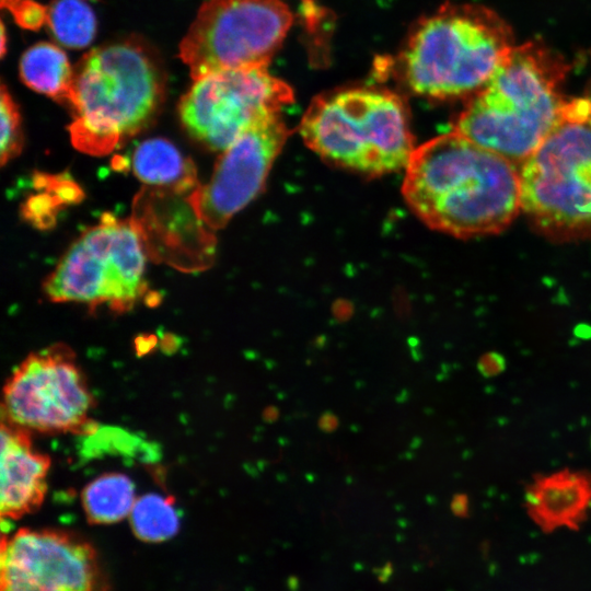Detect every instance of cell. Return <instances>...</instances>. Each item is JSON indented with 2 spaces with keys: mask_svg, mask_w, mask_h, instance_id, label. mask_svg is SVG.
I'll return each mask as SVG.
<instances>
[{
  "mask_svg": "<svg viewBox=\"0 0 591 591\" xmlns=\"http://www.w3.org/2000/svg\"><path fill=\"white\" fill-rule=\"evenodd\" d=\"M9 10L15 22L26 30H38L47 22L48 9L35 0H21Z\"/></svg>",
  "mask_w": 591,
  "mask_h": 591,
  "instance_id": "obj_21",
  "label": "cell"
},
{
  "mask_svg": "<svg viewBox=\"0 0 591 591\" xmlns=\"http://www.w3.org/2000/svg\"><path fill=\"white\" fill-rule=\"evenodd\" d=\"M507 362L498 351H487L477 361V370L485 378L497 376L505 371Z\"/></svg>",
  "mask_w": 591,
  "mask_h": 591,
  "instance_id": "obj_22",
  "label": "cell"
},
{
  "mask_svg": "<svg viewBox=\"0 0 591 591\" xmlns=\"http://www.w3.org/2000/svg\"><path fill=\"white\" fill-rule=\"evenodd\" d=\"M20 77L36 92L68 103L73 69L58 46L38 43L30 47L20 60Z\"/></svg>",
  "mask_w": 591,
  "mask_h": 591,
  "instance_id": "obj_16",
  "label": "cell"
},
{
  "mask_svg": "<svg viewBox=\"0 0 591 591\" xmlns=\"http://www.w3.org/2000/svg\"><path fill=\"white\" fill-rule=\"evenodd\" d=\"M94 546L55 529H20L3 537L0 591H109Z\"/></svg>",
  "mask_w": 591,
  "mask_h": 591,
  "instance_id": "obj_11",
  "label": "cell"
},
{
  "mask_svg": "<svg viewBox=\"0 0 591 591\" xmlns=\"http://www.w3.org/2000/svg\"><path fill=\"white\" fill-rule=\"evenodd\" d=\"M1 107V144L0 159L1 164L19 155L23 148V132L21 126V116L19 107L13 101L5 85L1 86L0 94Z\"/></svg>",
  "mask_w": 591,
  "mask_h": 591,
  "instance_id": "obj_20",
  "label": "cell"
},
{
  "mask_svg": "<svg viewBox=\"0 0 591 591\" xmlns=\"http://www.w3.org/2000/svg\"><path fill=\"white\" fill-rule=\"evenodd\" d=\"M299 130L306 146L325 160L368 175L406 167L415 150L403 100L382 89L354 88L316 96Z\"/></svg>",
  "mask_w": 591,
  "mask_h": 591,
  "instance_id": "obj_5",
  "label": "cell"
},
{
  "mask_svg": "<svg viewBox=\"0 0 591 591\" xmlns=\"http://www.w3.org/2000/svg\"><path fill=\"white\" fill-rule=\"evenodd\" d=\"M403 196L430 228L455 236L500 232L521 209L520 172L457 131L415 148Z\"/></svg>",
  "mask_w": 591,
  "mask_h": 591,
  "instance_id": "obj_1",
  "label": "cell"
},
{
  "mask_svg": "<svg viewBox=\"0 0 591 591\" xmlns=\"http://www.w3.org/2000/svg\"><path fill=\"white\" fill-rule=\"evenodd\" d=\"M292 102L291 88L266 68H239L195 79L179 102L178 114L195 140L222 152Z\"/></svg>",
  "mask_w": 591,
  "mask_h": 591,
  "instance_id": "obj_9",
  "label": "cell"
},
{
  "mask_svg": "<svg viewBox=\"0 0 591 591\" xmlns=\"http://www.w3.org/2000/svg\"><path fill=\"white\" fill-rule=\"evenodd\" d=\"M317 426L324 432H334L339 426V419L334 413L324 412L318 418Z\"/></svg>",
  "mask_w": 591,
  "mask_h": 591,
  "instance_id": "obj_23",
  "label": "cell"
},
{
  "mask_svg": "<svg viewBox=\"0 0 591 591\" xmlns=\"http://www.w3.org/2000/svg\"><path fill=\"white\" fill-rule=\"evenodd\" d=\"M521 209L558 239L591 236V99L567 101L523 162Z\"/></svg>",
  "mask_w": 591,
  "mask_h": 591,
  "instance_id": "obj_6",
  "label": "cell"
},
{
  "mask_svg": "<svg viewBox=\"0 0 591 591\" xmlns=\"http://www.w3.org/2000/svg\"><path fill=\"white\" fill-rule=\"evenodd\" d=\"M21 0H1V7L10 9L13 4Z\"/></svg>",
  "mask_w": 591,
  "mask_h": 591,
  "instance_id": "obj_27",
  "label": "cell"
},
{
  "mask_svg": "<svg viewBox=\"0 0 591 591\" xmlns=\"http://www.w3.org/2000/svg\"><path fill=\"white\" fill-rule=\"evenodd\" d=\"M129 518L134 534L147 543L170 540L179 528L174 500L159 494H147L137 499Z\"/></svg>",
  "mask_w": 591,
  "mask_h": 591,
  "instance_id": "obj_18",
  "label": "cell"
},
{
  "mask_svg": "<svg viewBox=\"0 0 591 591\" xmlns=\"http://www.w3.org/2000/svg\"><path fill=\"white\" fill-rule=\"evenodd\" d=\"M524 508L545 533L578 530L591 509V471L566 467L534 474L524 488Z\"/></svg>",
  "mask_w": 591,
  "mask_h": 591,
  "instance_id": "obj_14",
  "label": "cell"
},
{
  "mask_svg": "<svg viewBox=\"0 0 591 591\" xmlns=\"http://www.w3.org/2000/svg\"><path fill=\"white\" fill-rule=\"evenodd\" d=\"M289 135L279 115L252 127L222 151L208 184L188 195L210 231L223 228L258 195Z\"/></svg>",
  "mask_w": 591,
  "mask_h": 591,
  "instance_id": "obj_12",
  "label": "cell"
},
{
  "mask_svg": "<svg viewBox=\"0 0 591 591\" xmlns=\"http://www.w3.org/2000/svg\"><path fill=\"white\" fill-rule=\"evenodd\" d=\"M451 509L454 514L464 517L468 512V497L465 494H456L451 500Z\"/></svg>",
  "mask_w": 591,
  "mask_h": 591,
  "instance_id": "obj_24",
  "label": "cell"
},
{
  "mask_svg": "<svg viewBox=\"0 0 591 591\" xmlns=\"http://www.w3.org/2000/svg\"><path fill=\"white\" fill-rule=\"evenodd\" d=\"M47 9V23L58 43L69 48H83L93 40L96 19L86 2L54 0Z\"/></svg>",
  "mask_w": 591,
  "mask_h": 591,
  "instance_id": "obj_19",
  "label": "cell"
},
{
  "mask_svg": "<svg viewBox=\"0 0 591 591\" xmlns=\"http://www.w3.org/2000/svg\"><path fill=\"white\" fill-rule=\"evenodd\" d=\"M292 23L280 0H209L179 46L192 78L239 69L266 68Z\"/></svg>",
  "mask_w": 591,
  "mask_h": 591,
  "instance_id": "obj_8",
  "label": "cell"
},
{
  "mask_svg": "<svg viewBox=\"0 0 591 591\" xmlns=\"http://www.w3.org/2000/svg\"><path fill=\"white\" fill-rule=\"evenodd\" d=\"M511 27L480 4L445 3L414 26L401 55L403 77L418 95H473L514 48Z\"/></svg>",
  "mask_w": 591,
  "mask_h": 591,
  "instance_id": "obj_4",
  "label": "cell"
},
{
  "mask_svg": "<svg viewBox=\"0 0 591 591\" xmlns=\"http://www.w3.org/2000/svg\"><path fill=\"white\" fill-rule=\"evenodd\" d=\"M569 67L545 44L515 45L468 100L454 130L512 163L542 143L567 102L560 88Z\"/></svg>",
  "mask_w": 591,
  "mask_h": 591,
  "instance_id": "obj_2",
  "label": "cell"
},
{
  "mask_svg": "<svg viewBox=\"0 0 591 591\" xmlns=\"http://www.w3.org/2000/svg\"><path fill=\"white\" fill-rule=\"evenodd\" d=\"M5 53V32H4V25H1V55H4Z\"/></svg>",
  "mask_w": 591,
  "mask_h": 591,
  "instance_id": "obj_26",
  "label": "cell"
},
{
  "mask_svg": "<svg viewBox=\"0 0 591 591\" xmlns=\"http://www.w3.org/2000/svg\"><path fill=\"white\" fill-rule=\"evenodd\" d=\"M92 406L85 378L62 345L30 355L3 389V415L10 424L25 430H85Z\"/></svg>",
  "mask_w": 591,
  "mask_h": 591,
  "instance_id": "obj_10",
  "label": "cell"
},
{
  "mask_svg": "<svg viewBox=\"0 0 591 591\" xmlns=\"http://www.w3.org/2000/svg\"><path fill=\"white\" fill-rule=\"evenodd\" d=\"M50 467L47 455L37 452L25 429L10 422L1 427L2 519H19L37 509L45 497Z\"/></svg>",
  "mask_w": 591,
  "mask_h": 591,
  "instance_id": "obj_13",
  "label": "cell"
},
{
  "mask_svg": "<svg viewBox=\"0 0 591 591\" xmlns=\"http://www.w3.org/2000/svg\"><path fill=\"white\" fill-rule=\"evenodd\" d=\"M165 95V76L155 55L139 40L103 45L73 69L68 99L72 144L104 155L153 121Z\"/></svg>",
  "mask_w": 591,
  "mask_h": 591,
  "instance_id": "obj_3",
  "label": "cell"
},
{
  "mask_svg": "<svg viewBox=\"0 0 591 591\" xmlns=\"http://www.w3.org/2000/svg\"><path fill=\"white\" fill-rule=\"evenodd\" d=\"M131 166L142 183L154 188L185 194L199 186L192 160L166 139L141 142L132 153Z\"/></svg>",
  "mask_w": 591,
  "mask_h": 591,
  "instance_id": "obj_15",
  "label": "cell"
},
{
  "mask_svg": "<svg viewBox=\"0 0 591 591\" xmlns=\"http://www.w3.org/2000/svg\"><path fill=\"white\" fill-rule=\"evenodd\" d=\"M143 241L132 220L104 213L65 253L44 282L54 302L107 304L115 312L130 310L147 291Z\"/></svg>",
  "mask_w": 591,
  "mask_h": 591,
  "instance_id": "obj_7",
  "label": "cell"
},
{
  "mask_svg": "<svg viewBox=\"0 0 591 591\" xmlns=\"http://www.w3.org/2000/svg\"><path fill=\"white\" fill-rule=\"evenodd\" d=\"M132 480L121 473H106L89 483L82 493L88 520L94 524L116 523L130 514L136 502Z\"/></svg>",
  "mask_w": 591,
  "mask_h": 591,
  "instance_id": "obj_17",
  "label": "cell"
},
{
  "mask_svg": "<svg viewBox=\"0 0 591 591\" xmlns=\"http://www.w3.org/2000/svg\"><path fill=\"white\" fill-rule=\"evenodd\" d=\"M279 417V410L276 406H267L263 412V418L266 422H274Z\"/></svg>",
  "mask_w": 591,
  "mask_h": 591,
  "instance_id": "obj_25",
  "label": "cell"
}]
</instances>
